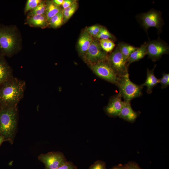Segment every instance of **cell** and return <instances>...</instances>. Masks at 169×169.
Returning a JSON list of instances; mask_svg holds the SVG:
<instances>
[{"label": "cell", "mask_w": 169, "mask_h": 169, "mask_svg": "<svg viewBox=\"0 0 169 169\" xmlns=\"http://www.w3.org/2000/svg\"><path fill=\"white\" fill-rule=\"evenodd\" d=\"M92 71L98 76L110 83L116 85L117 76L107 61H101L90 65Z\"/></svg>", "instance_id": "9c48e42d"}, {"label": "cell", "mask_w": 169, "mask_h": 169, "mask_svg": "<svg viewBox=\"0 0 169 169\" xmlns=\"http://www.w3.org/2000/svg\"><path fill=\"white\" fill-rule=\"evenodd\" d=\"M40 0H28L26 3L24 12L31 10L36 7L40 2Z\"/></svg>", "instance_id": "d4e9b609"}, {"label": "cell", "mask_w": 169, "mask_h": 169, "mask_svg": "<svg viewBox=\"0 0 169 169\" xmlns=\"http://www.w3.org/2000/svg\"><path fill=\"white\" fill-rule=\"evenodd\" d=\"M140 114V111H136L132 109L130 102L124 101L123 106L118 117L128 122L134 123Z\"/></svg>", "instance_id": "7c38bea8"}, {"label": "cell", "mask_w": 169, "mask_h": 169, "mask_svg": "<svg viewBox=\"0 0 169 169\" xmlns=\"http://www.w3.org/2000/svg\"><path fill=\"white\" fill-rule=\"evenodd\" d=\"M107 62L118 77L128 73L127 61L118 46L108 56Z\"/></svg>", "instance_id": "52a82bcc"}, {"label": "cell", "mask_w": 169, "mask_h": 169, "mask_svg": "<svg viewBox=\"0 0 169 169\" xmlns=\"http://www.w3.org/2000/svg\"><path fill=\"white\" fill-rule=\"evenodd\" d=\"M63 23L64 22L62 11L52 17L50 19L49 23L50 26L55 28L61 26Z\"/></svg>", "instance_id": "7402d4cb"}, {"label": "cell", "mask_w": 169, "mask_h": 169, "mask_svg": "<svg viewBox=\"0 0 169 169\" xmlns=\"http://www.w3.org/2000/svg\"><path fill=\"white\" fill-rule=\"evenodd\" d=\"M27 23L33 27L45 28L49 25L45 14L35 15L28 16Z\"/></svg>", "instance_id": "2e32d148"}, {"label": "cell", "mask_w": 169, "mask_h": 169, "mask_svg": "<svg viewBox=\"0 0 169 169\" xmlns=\"http://www.w3.org/2000/svg\"><path fill=\"white\" fill-rule=\"evenodd\" d=\"M102 27V26L99 25H94V29L91 36L95 37L99 32Z\"/></svg>", "instance_id": "f546056e"}, {"label": "cell", "mask_w": 169, "mask_h": 169, "mask_svg": "<svg viewBox=\"0 0 169 169\" xmlns=\"http://www.w3.org/2000/svg\"><path fill=\"white\" fill-rule=\"evenodd\" d=\"M93 38L85 30L81 35L79 39L78 45L80 54L83 56L87 51Z\"/></svg>", "instance_id": "5bb4252c"}, {"label": "cell", "mask_w": 169, "mask_h": 169, "mask_svg": "<svg viewBox=\"0 0 169 169\" xmlns=\"http://www.w3.org/2000/svg\"><path fill=\"white\" fill-rule=\"evenodd\" d=\"M162 89L166 88L169 85V74L164 73L162 77L159 79Z\"/></svg>", "instance_id": "484cf974"}, {"label": "cell", "mask_w": 169, "mask_h": 169, "mask_svg": "<svg viewBox=\"0 0 169 169\" xmlns=\"http://www.w3.org/2000/svg\"><path fill=\"white\" fill-rule=\"evenodd\" d=\"M78 7V3L75 1L71 6L62 10L63 22L67 21L73 15Z\"/></svg>", "instance_id": "ffe728a7"}, {"label": "cell", "mask_w": 169, "mask_h": 169, "mask_svg": "<svg viewBox=\"0 0 169 169\" xmlns=\"http://www.w3.org/2000/svg\"><path fill=\"white\" fill-rule=\"evenodd\" d=\"M19 44L16 29L0 25V54L11 56L19 49Z\"/></svg>", "instance_id": "3957f363"}, {"label": "cell", "mask_w": 169, "mask_h": 169, "mask_svg": "<svg viewBox=\"0 0 169 169\" xmlns=\"http://www.w3.org/2000/svg\"><path fill=\"white\" fill-rule=\"evenodd\" d=\"M110 169H124V165L119 164L111 167Z\"/></svg>", "instance_id": "1f68e13d"}, {"label": "cell", "mask_w": 169, "mask_h": 169, "mask_svg": "<svg viewBox=\"0 0 169 169\" xmlns=\"http://www.w3.org/2000/svg\"><path fill=\"white\" fill-rule=\"evenodd\" d=\"M56 169H77V167L71 161H67Z\"/></svg>", "instance_id": "f1b7e54d"}, {"label": "cell", "mask_w": 169, "mask_h": 169, "mask_svg": "<svg viewBox=\"0 0 169 169\" xmlns=\"http://www.w3.org/2000/svg\"><path fill=\"white\" fill-rule=\"evenodd\" d=\"M75 1L71 0H64L62 5V7L65 9L71 6Z\"/></svg>", "instance_id": "4dcf8cb0"}, {"label": "cell", "mask_w": 169, "mask_h": 169, "mask_svg": "<svg viewBox=\"0 0 169 169\" xmlns=\"http://www.w3.org/2000/svg\"><path fill=\"white\" fill-rule=\"evenodd\" d=\"M160 11L151 9L148 12L141 13L136 16L137 18L145 31L147 33L150 27L156 28L160 33L164 24Z\"/></svg>", "instance_id": "5b68a950"}, {"label": "cell", "mask_w": 169, "mask_h": 169, "mask_svg": "<svg viewBox=\"0 0 169 169\" xmlns=\"http://www.w3.org/2000/svg\"><path fill=\"white\" fill-rule=\"evenodd\" d=\"M116 85L119 89L118 95L124 99V101L130 102L142 95L143 86L141 84L138 85L131 81L129 73L119 77Z\"/></svg>", "instance_id": "277c9868"}, {"label": "cell", "mask_w": 169, "mask_h": 169, "mask_svg": "<svg viewBox=\"0 0 169 169\" xmlns=\"http://www.w3.org/2000/svg\"><path fill=\"white\" fill-rule=\"evenodd\" d=\"M147 54L153 61L160 59L161 56L169 53V47L168 44L159 38L146 43Z\"/></svg>", "instance_id": "30bf717a"}, {"label": "cell", "mask_w": 169, "mask_h": 169, "mask_svg": "<svg viewBox=\"0 0 169 169\" xmlns=\"http://www.w3.org/2000/svg\"><path fill=\"white\" fill-rule=\"evenodd\" d=\"M46 6V2L41 1L36 7L31 10L28 14V16L35 15L45 14Z\"/></svg>", "instance_id": "cb8c5ba5"}, {"label": "cell", "mask_w": 169, "mask_h": 169, "mask_svg": "<svg viewBox=\"0 0 169 169\" xmlns=\"http://www.w3.org/2000/svg\"><path fill=\"white\" fill-rule=\"evenodd\" d=\"M45 15L48 23L50 19L60 12L62 11L60 6L55 4L52 1L46 2Z\"/></svg>", "instance_id": "ac0fdd59"}, {"label": "cell", "mask_w": 169, "mask_h": 169, "mask_svg": "<svg viewBox=\"0 0 169 169\" xmlns=\"http://www.w3.org/2000/svg\"><path fill=\"white\" fill-rule=\"evenodd\" d=\"M38 159L44 164L45 169H56L67 161L64 154L59 151L41 154Z\"/></svg>", "instance_id": "ba28073f"}, {"label": "cell", "mask_w": 169, "mask_h": 169, "mask_svg": "<svg viewBox=\"0 0 169 169\" xmlns=\"http://www.w3.org/2000/svg\"><path fill=\"white\" fill-rule=\"evenodd\" d=\"M108 55L101 48L99 40L94 39L83 56V59L89 65L101 61H107Z\"/></svg>", "instance_id": "8992f818"}, {"label": "cell", "mask_w": 169, "mask_h": 169, "mask_svg": "<svg viewBox=\"0 0 169 169\" xmlns=\"http://www.w3.org/2000/svg\"><path fill=\"white\" fill-rule=\"evenodd\" d=\"M147 54L146 42H145L130 55L127 62L128 67L131 63L139 61L143 58Z\"/></svg>", "instance_id": "e0dca14e"}, {"label": "cell", "mask_w": 169, "mask_h": 169, "mask_svg": "<svg viewBox=\"0 0 169 169\" xmlns=\"http://www.w3.org/2000/svg\"><path fill=\"white\" fill-rule=\"evenodd\" d=\"M118 46L127 62L130 55L138 48L137 47L124 42H120L118 44Z\"/></svg>", "instance_id": "d6986e66"}, {"label": "cell", "mask_w": 169, "mask_h": 169, "mask_svg": "<svg viewBox=\"0 0 169 169\" xmlns=\"http://www.w3.org/2000/svg\"><path fill=\"white\" fill-rule=\"evenodd\" d=\"M99 42L102 49L107 53L111 52L115 46L113 41L110 39H100Z\"/></svg>", "instance_id": "44dd1931"}, {"label": "cell", "mask_w": 169, "mask_h": 169, "mask_svg": "<svg viewBox=\"0 0 169 169\" xmlns=\"http://www.w3.org/2000/svg\"><path fill=\"white\" fill-rule=\"evenodd\" d=\"M5 141H6V140L4 137L3 136L0 135V146L2 143Z\"/></svg>", "instance_id": "836d02e7"}, {"label": "cell", "mask_w": 169, "mask_h": 169, "mask_svg": "<svg viewBox=\"0 0 169 169\" xmlns=\"http://www.w3.org/2000/svg\"><path fill=\"white\" fill-rule=\"evenodd\" d=\"M89 169H107L105 162L102 160H98L91 165Z\"/></svg>", "instance_id": "4316f807"}, {"label": "cell", "mask_w": 169, "mask_h": 169, "mask_svg": "<svg viewBox=\"0 0 169 169\" xmlns=\"http://www.w3.org/2000/svg\"><path fill=\"white\" fill-rule=\"evenodd\" d=\"M25 83L12 77L0 86V108L17 105L23 97Z\"/></svg>", "instance_id": "6da1fadb"}, {"label": "cell", "mask_w": 169, "mask_h": 169, "mask_svg": "<svg viewBox=\"0 0 169 169\" xmlns=\"http://www.w3.org/2000/svg\"><path fill=\"white\" fill-rule=\"evenodd\" d=\"M52 1L55 4L59 6L62 5L64 0H54Z\"/></svg>", "instance_id": "d6a6232c"}, {"label": "cell", "mask_w": 169, "mask_h": 169, "mask_svg": "<svg viewBox=\"0 0 169 169\" xmlns=\"http://www.w3.org/2000/svg\"><path fill=\"white\" fill-rule=\"evenodd\" d=\"M13 77L12 69L5 56L0 54V86Z\"/></svg>", "instance_id": "4fadbf2b"}, {"label": "cell", "mask_w": 169, "mask_h": 169, "mask_svg": "<svg viewBox=\"0 0 169 169\" xmlns=\"http://www.w3.org/2000/svg\"><path fill=\"white\" fill-rule=\"evenodd\" d=\"M124 101L118 95L112 98L107 105L105 108V113L111 117L118 116L123 106Z\"/></svg>", "instance_id": "8fae6325"}, {"label": "cell", "mask_w": 169, "mask_h": 169, "mask_svg": "<svg viewBox=\"0 0 169 169\" xmlns=\"http://www.w3.org/2000/svg\"><path fill=\"white\" fill-rule=\"evenodd\" d=\"M18 118L17 105L0 108V135L11 144L13 143L17 132Z\"/></svg>", "instance_id": "7a4b0ae2"}, {"label": "cell", "mask_w": 169, "mask_h": 169, "mask_svg": "<svg viewBox=\"0 0 169 169\" xmlns=\"http://www.w3.org/2000/svg\"><path fill=\"white\" fill-rule=\"evenodd\" d=\"M156 66V65H155L151 70L147 69L146 79L145 82L141 84L143 86H146V91L148 94L152 92L153 88L159 82V79L156 77L154 74V70Z\"/></svg>", "instance_id": "9a60e30c"}, {"label": "cell", "mask_w": 169, "mask_h": 169, "mask_svg": "<svg viewBox=\"0 0 169 169\" xmlns=\"http://www.w3.org/2000/svg\"><path fill=\"white\" fill-rule=\"evenodd\" d=\"M124 165V169H143L134 161H129Z\"/></svg>", "instance_id": "83f0119b"}, {"label": "cell", "mask_w": 169, "mask_h": 169, "mask_svg": "<svg viewBox=\"0 0 169 169\" xmlns=\"http://www.w3.org/2000/svg\"><path fill=\"white\" fill-rule=\"evenodd\" d=\"M97 39H110L113 40H116L115 36L112 34L105 27L102 26L99 32L95 37Z\"/></svg>", "instance_id": "603a6c76"}]
</instances>
